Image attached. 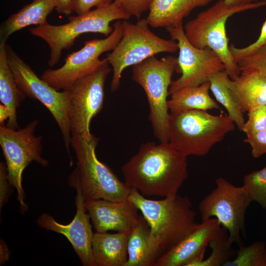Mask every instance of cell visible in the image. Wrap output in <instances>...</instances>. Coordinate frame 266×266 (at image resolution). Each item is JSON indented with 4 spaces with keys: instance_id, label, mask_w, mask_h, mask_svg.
Wrapping results in <instances>:
<instances>
[{
    "instance_id": "6da1fadb",
    "label": "cell",
    "mask_w": 266,
    "mask_h": 266,
    "mask_svg": "<svg viewBox=\"0 0 266 266\" xmlns=\"http://www.w3.org/2000/svg\"><path fill=\"white\" fill-rule=\"evenodd\" d=\"M121 170L126 184L144 197L175 196L188 176L187 157L168 142L142 144Z\"/></svg>"
},
{
    "instance_id": "7a4b0ae2",
    "label": "cell",
    "mask_w": 266,
    "mask_h": 266,
    "mask_svg": "<svg viewBox=\"0 0 266 266\" xmlns=\"http://www.w3.org/2000/svg\"><path fill=\"white\" fill-rule=\"evenodd\" d=\"M128 200L140 211L149 226L151 245L157 260L198 224L187 196L154 200L131 188Z\"/></svg>"
},
{
    "instance_id": "3957f363",
    "label": "cell",
    "mask_w": 266,
    "mask_h": 266,
    "mask_svg": "<svg viewBox=\"0 0 266 266\" xmlns=\"http://www.w3.org/2000/svg\"><path fill=\"white\" fill-rule=\"evenodd\" d=\"M234 129L233 121L223 112L217 115L200 110L170 112L168 142L186 157L204 156Z\"/></svg>"
},
{
    "instance_id": "277c9868",
    "label": "cell",
    "mask_w": 266,
    "mask_h": 266,
    "mask_svg": "<svg viewBox=\"0 0 266 266\" xmlns=\"http://www.w3.org/2000/svg\"><path fill=\"white\" fill-rule=\"evenodd\" d=\"M266 0L238 5H228L219 0L212 6L199 13L183 27L185 36L194 46L212 49L221 59L232 80L240 74L237 63L234 59L229 45L226 25L232 15L242 11L265 6Z\"/></svg>"
},
{
    "instance_id": "5b68a950",
    "label": "cell",
    "mask_w": 266,
    "mask_h": 266,
    "mask_svg": "<svg viewBox=\"0 0 266 266\" xmlns=\"http://www.w3.org/2000/svg\"><path fill=\"white\" fill-rule=\"evenodd\" d=\"M130 16L123 12L113 1L111 4L96 8L77 16L68 17V23L53 25L48 23L29 29L30 33L44 40L50 49L48 66L53 67L60 61L64 50L72 46L75 39L86 33H99L108 36L113 31L110 23L127 20Z\"/></svg>"
},
{
    "instance_id": "8992f818",
    "label": "cell",
    "mask_w": 266,
    "mask_h": 266,
    "mask_svg": "<svg viewBox=\"0 0 266 266\" xmlns=\"http://www.w3.org/2000/svg\"><path fill=\"white\" fill-rule=\"evenodd\" d=\"M179 69L178 58L150 57L133 66L132 79L143 89L149 104V119L160 142L168 141L169 113L167 98L174 71Z\"/></svg>"
},
{
    "instance_id": "52a82bcc",
    "label": "cell",
    "mask_w": 266,
    "mask_h": 266,
    "mask_svg": "<svg viewBox=\"0 0 266 266\" xmlns=\"http://www.w3.org/2000/svg\"><path fill=\"white\" fill-rule=\"evenodd\" d=\"M99 139L93 135L87 139L81 135L71 136L76 167L72 172L78 179L86 200L103 199L120 201L128 200L131 188L100 162L96 154Z\"/></svg>"
},
{
    "instance_id": "ba28073f",
    "label": "cell",
    "mask_w": 266,
    "mask_h": 266,
    "mask_svg": "<svg viewBox=\"0 0 266 266\" xmlns=\"http://www.w3.org/2000/svg\"><path fill=\"white\" fill-rule=\"evenodd\" d=\"M123 35L112 51L106 58L113 70L110 89L117 91L121 84L123 71L161 53H174L178 50L177 43L166 39L153 33L146 18L135 24L125 20L122 22Z\"/></svg>"
},
{
    "instance_id": "9c48e42d",
    "label": "cell",
    "mask_w": 266,
    "mask_h": 266,
    "mask_svg": "<svg viewBox=\"0 0 266 266\" xmlns=\"http://www.w3.org/2000/svg\"><path fill=\"white\" fill-rule=\"evenodd\" d=\"M6 48L8 64L19 88L27 97L38 100L50 111L60 129L71 165L68 90L57 91L38 77L9 45Z\"/></svg>"
},
{
    "instance_id": "30bf717a",
    "label": "cell",
    "mask_w": 266,
    "mask_h": 266,
    "mask_svg": "<svg viewBox=\"0 0 266 266\" xmlns=\"http://www.w3.org/2000/svg\"><path fill=\"white\" fill-rule=\"evenodd\" d=\"M39 120H34L23 128L14 130L4 124L0 126V145L5 159L9 183L17 190L21 212L28 206L22 186V174L25 168L33 161L42 166L49 165L42 156L43 137L35 135Z\"/></svg>"
},
{
    "instance_id": "8fae6325",
    "label": "cell",
    "mask_w": 266,
    "mask_h": 266,
    "mask_svg": "<svg viewBox=\"0 0 266 266\" xmlns=\"http://www.w3.org/2000/svg\"><path fill=\"white\" fill-rule=\"evenodd\" d=\"M215 184L199 204L202 221L216 218L228 232V240L239 246L243 244L241 234L245 236V213L251 201L242 186L222 177L217 178Z\"/></svg>"
},
{
    "instance_id": "7c38bea8",
    "label": "cell",
    "mask_w": 266,
    "mask_h": 266,
    "mask_svg": "<svg viewBox=\"0 0 266 266\" xmlns=\"http://www.w3.org/2000/svg\"><path fill=\"white\" fill-rule=\"evenodd\" d=\"M113 27V32L106 37L84 41L82 48L66 56L61 67L45 70L40 78L57 91L66 90L77 80L94 71L106 60H100V56L113 50L123 35L120 21L115 22Z\"/></svg>"
},
{
    "instance_id": "4fadbf2b",
    "label": "cell",
    "mask_w": 266,
    "mask_h": 266,
    "mask_svg": "<svg viewBox=\"0 0 266 266\" xmlns=\"http://www.w3.org/2000/svg\"><path fill=\"white\" fill-rule=\"evenodd\" d=\"M90 74L77 80L67 90L69 93V120L71 136L81 135L87 139L92 119L101 110L104 99V85L111 71L106 58Z\"/></svg>"
},
{
    "instance_id": "5bb4252c",
    "label": "cell",
    "mask_w": 266,
    "mask_h": 266,
    "mask_svg": "<svg viewBox=\"0 0 266 266\" xmlns=\"http://www.w3.org/2000/svg\"><path fill=\"white\" fill-rule=\"evenodd\" d=\"M171 39L177 41L178 66L181 76L172 81L169 95L182 88L198 86L208 81L213 74L225 70L220 57L208 47L199 49L186 38L182 23L166 28Z\"/></svg>"
},
{
    "instance_id": "9a60e30c",
    "label": "cell",
    "mask_w": 266,
    "mask_h": 266,
    "mask_svg": "<svg viewBox=\"0 0 266 266\" xmlns=\"http://www.w3.org/2000/svg\"><path fill=\"white\" fill-rule=\"evenodd\" d=\"M68 184L76 191V212L73 219L68 224L59 223L50 215L43 213L37 220V225L47 231L64 235L71 244L84 266H96L92 254V241L94 233L90 216L85 206V200L77 178L72 173Z\"/></svg>"
},
{
    "instance_id": "2e32d148",
    "label": "cell",
    "mask_w": 266,
    "mask_h": 266,
    "mask_svg": "<svg viewBox=\"0 0 266 266\" xmlns=\"http://www.w3.org/2000/svg\"><path fill=\"white\" fill-rule=\"evenodd\" d=\"M221 226L214 218L202 221L157 260L155 266H195L204 259L206 247Z\"/></svg>"
},
{
    "instance_id": "e0dca14e",
    "label": "cell",
    "mask_w": 266,
    "mask_h": 266,
    "mask_svg": "<svg viewBox=\"0 0 266 266\" xmlns=\"http://www.w3.org/2000/svg\"><path fill=\"white\" fill-rule=\"evenodd\" d=\"M86 210L97 232L131 231L138 222V209L128 200L111 201L103 199L85 201Z\"/></svg>"
},
{
    "instance_id": "ac0fdd59",
    "label": "cell",
    "mask_w": 266,
    "mask_h": 266,
    "mask_svg": "<svg viewBox=\"0 0 266 266\" xmlns=\"http://www.w3.org/2000/svg\"><path fill=\"white\" fill-rule=\"evenodd\" d=\"M130 232L94 233L92 254L96 266H125Z\"/></svg>"
},
{
    "instance_id": "d6986e66",
    "label": "cell",
    "mask_w": 266,
    "mask_h": 266,
    "mask_svg": "<svg viewBox=\"0 0 266 266\" xmlns=\"http://www.w3.org/2000/svg\"><path fill=\"white\" fill-rule=\"evenodd\" d=\"M213 0H153L146 18L153 28L167 27L182 23L195 8L206 6Z\"/></svg>"
},
{
    "instance_id": "ffe728a7",
    "label": "cell",
    "mask_w": 266,
    "mask_h": 266,
    "mask_svg": "<svg viewBox=\"0 0 266 266\" xmlns=\"http://www.w3.org/2000/svg\"><path fill=\"white\" fill-rule=\"evenodd\" d=\"M56 7L54 0H33L10 15L1 25L0 42H6L15 32L31 25H42Z\"/></svg>"
},
{
    "instance_id": "44dd1931",
    "label": "cell",
    "mask_w": 266,
    "mask_h": 266,
    "mask_svg": "<svg viewBox=\"0 0 266 266\" xmlns=\"http://www.w3.org/2000/svg\"><path fill=\"white\" fill-rule=\"evenodd\" d=\"M230 88L243 113L266 105V77L255 73H241L231 79Z\"/></svg>"
},
{
    "instance_id": "7402d4cb",
    "label": "cell",
    "mask_w": 266,
    "mask_h": 266,
    "mask_svg": "<svg viewBox=\"0 0 266 266\" xmlns=\"http://www.w3.org/2000/svg\"><path fill=\"white\" fill-rule=\"evenodd\" d=\"M6 42H0V100L8 110L10 117L6 126L18 129L16 110L26 96L19 88L8 64Z\"/></svg>"
},
{
    "instance_id": "603a6c76",
    "label": "cell",
    "mask_w": 266,
    "mask_h": 266,
    "mask_svg": "<svg viewBox=\"0 0 266 266\" xmlns=\"http://www.w3.org/2000/svg\"><path fill=\"white\" fill-rule=\"evenodd\" d=\"M210 86V82L207 81L198 86L184 88L176 91L168 100L170 112L212 109L222 112L218 103L209 94Z\"/></svg>"
},
{
    "instance_id": "cb8c5ba5",
    "label": "cell",
    "mask_w": 266,
    "mask_h": 266,
    "mask_svg": "<svg viewBox=\"0 0 266 266\" xmlns=\"http://www.w3.org/2000/svg\"><path fill=\"white\" fill-rule=\"evenodd\" d=\"M125 266H153L157 259L150 242V228L142 216L130 232Z\"/></svg>"
},
{
    "instance_id": "d4e9b609",
    "label": "cell",
    "mask_w": 266,
    "mask_h": 266,
    "mask_svg": "<svg viewBox=\"0 0 266 266\" xmlns=\"http://www.w3.org/2000/svg\"><path fill=\"white\" fill-rule=\"evenodd\" d=\"M231 78L225 70L212 74L208 79L210 90L216 100L226 109L228 115L242 131L245 120L243 112L235 100L230 88Z\"/></svg>"
},
{
    "instance_id": "484cf974",
    "label": "cell",
    "mask_w": 266,
    "mask_h": 266,
    "mask_svg": "<svg viewBox=\"0 0 266 266\" xmlns=\"http://www.w3.org/2000/svg\"><path fill=\"white\" fill-rule=\"evenodd\" d=\"M227 232L221 226L218 233L209 243L210 255L195 266H224L232 260L236 251L233 247V244L228 240Z\"/></svg>"
},
{
    "instance_id": "4316f807",
    "label": "cell",
    "mask_w": 266,
    "mask_h": 266,
    "mask_svg": "<svg viewBox=\"0 0 266 266\" xmlns=\"http://www.w3.org/2000/svg\"><path fill=\"white\" fill-rule=\"evenodd\" d=\"M224 266H266V246L264 242L243 244L236 251V257Z\"/></svg>"
},
{
    "instance_id": "83f0119b",
    "label": "cell",
    "mask_w": 266,
    "mask_h": 266,
    "mask_svg": "<svg viewBox=\"0 0 266 266\" xmlns=\"http://www.w3.org/2000/svg\"><path fill=\"white\" fill-rule=\"evenodd\" d=\"M242 187L251 202L256 201L266 209V166L245 175Z\"/></svg>"
},
{
    "instance_id": "f1b7e54d",
    "label": "cell",
    "mask_w": 266,
    "mask_h": 266,
    "mask_svg": "<svg viewBox=\"0 0 266 266\" xmlns=\"http://www.w3.org/2000/svg\"><path fill=\"white\" fill-rule=\"evenodd\" d=\"M241 73H255L266 77V45L237 61Z\"/></svg>"
},
{
    "instance_id": "f546056e",
    "label": "cell",
    "mask_w": 266,
    "mask_h": 266,
    "mask_svg": "<svg viewBox=\"0 0 266 266\" xmlns=\"http://www.w3.org/2000/svg\"><path fill=\"white\" fill-rule=\"evenodd\" d=\"M248 112L242 131L246 134L266 129V105L255 107Z\"/></svg>"
},
{
    "instance_id": "4dcf8cb0",
    "label": "cell",
    "mask_w": 266,
    "mask_h": 266,
    "mask_svg": "<svg viewBox=\"0 0 266 266\" xmlns=\"http://www.w3.org/2000/svg\"><path fill=\"white\" fill-rule=\"evenodd\" d=\"M265 45H266V20L263 23L260 35L255 42L243 48L236 47L234 44H232L229 45V49L234 59L237 62L240 59L253 53Z\"/></svg>"
},
{
    "instance_id": "1f68e13d",
    "label": "cell",
    "mask_w": 266,
    "mask_h": 266,
    "mask_svg": "<svg viewBox=\"0 0 266 266\" xmlns=\"http://www.w3.org/2000/svg\"><path fill=\"white\" fill-rule=\"evenodd\" d=\"M153 0H114L121 9L130 17L139 20L149 10Z\"/></svg>"
},
{
    "instance_id": "d6a6232c",
    "label": "cell",
    "mask_w": 266,
    "mask_h": 266,
    "mask_svg": "<svg viewBox=\"0 0 266 266\" xmlns=\"http://www.w3.org/2000/svg\"><path fill=\"white\" fill-rule=\"evenodd\" d=\"M246 135L243 141L250 145L254 158H258L266 154V129Z\"/></svg>"
},
{
    "instance_id": "836d02e7",
    "label": "cell",
    "mask_w": 266,
    "mask_h": 266,
    "mask_svg": "<svg viewBox=\"0 0 266 266\" xmlns=\"http://www.w3.org/2000/svg\"><path fill=\"white\" fill-rule=\"evenodd\" d=\"M73 12L77 15L86 13L93 7L98 8L109 5L114 0H72Z\"/></svg>"
},
{
    "instance_id": "e575fe53",
    "label": "cell",
    "mask_w": 266,
    "mask_h": 266,
    "mask_svg": "<svg viewBox=\"0 0 266 266\" xmlns=\"http://www.w3.org/2000/svg\"><path fill=\"white\" fill-rule=\"evenodd\" d=\"M6 166L0 163V210L7 202L10 196V187Z\"/></svg>"
},
{
    "instance_id": "d590c367",
    "label": "cell",
    "mask_w": 266,
    "mask_h": 266,
    "mask_svg": "<svg viewBox=\"0 0 266 266\" xmlns=\"http://www.w3.org/2000/svg\"><path fill=\"white\" fill-rule=\"evenodd\" d=\"M56 4L55 9L60 14L68 16L73 12L72 0H54Z\"/></svg>"
},
{
    "instance_id": "8d00e7d4",
    "label": "cell",
    "mask_w": 266,
    "mask_h": 266,
    "mask_svg": "<svg viewBox=\"0 0 266 266\" xmlns=\"http://www.w3.org/2000/svg\"><path fill=\"white\" fill-rule=\"evenodd\" d=\"M10 251L5 242L0 239V265L2 266L8 261Z\"/></svg>"
},
{
    "instance_id": "74e56055",
    "label": "cell",
    "mask_w": 266,
    "mask_h": 266,
    "mask_svg": "<svg viewBox=\"0 0 266 266\" xmlns=\"http://www.w3.org/2000/svg\"><path fill=\"white\" fill-rule=\"evenodd\" d=\"M261 0H224V2L228 5H238L255 3Z\"/></svg>"
},
{
    "instance_id": "f35d334b",
    "label": "cell",
    "mask_w": 266,
    "mask_h": 266,
    "mask_svg": "<svg viewBox=\"0 0 266 266\" xmlns=\"http://www.w3.org/2000/svg\"><path fill=\"white\" fill-rule=\"evenodd\" d=\"M10 117V113L7 108L3 104L0 105V125L4 124L6 119Z\"/></svg>"
}]
</instances>
